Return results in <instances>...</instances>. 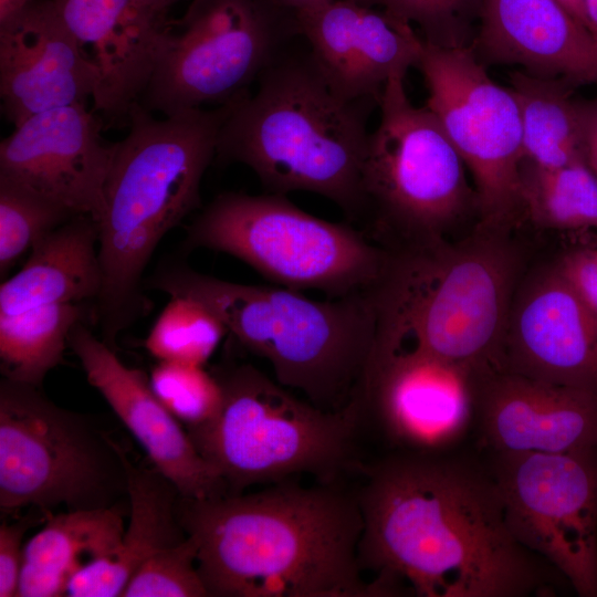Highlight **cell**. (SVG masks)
I'll use <instances>...</instances> for the list:
<instances>
[{
  "mask_svg": "<svg viewBox=\"0 0 597 597\" xmlns=\"http://www.w3.org/2000/svg\"><path fill=\"white\" fill-rule=\"evenodd\" d=\"M300 34L296 13L274 0H192L163 34L139 103L165 116L229 104Z\"/></svg>",
  "mask_w": 597,
  "mask_h": 597,
  "instance_id": "30bf717a",
  "label": "cell"
},
{
  "mask_svg": "<svg viewBox=\"0 0 597 597\" xmlns=\"http://www.w3.org/2000/svg\"><path fill=\"white\" fill-rule=\"evenodd\" d=\"M563 7L579 22L589 28L584 0H558ZM590 29V28H589Z\"/></svg>",
  "mask_w": 597,
  "mask_h": 597,
  "instance_id": "ab89813d",
  "label": "cell"
},
{
  "mask_svg": "<svg viewBox=\"0 0 597 597\" xmlns=\"http://www.w3.org/2000/svg\"><path fill=\"white\" fill-rule=\"evenodd\" d=\"M520 109L524 159L554 168L584 160L577 86L564 77L510 74Z\"/></svg>",
  "mask_w": 597,
  "mask_h": 597,
  "instance_id": "484cf974",
  "label": "cell"
},
{
  "mask_svg": "<svg viewBox=\"0 0 597 597\" xmlns=\"http://www.w3.org/2000/svg\"><path fill=\"white\" fill-rule=\"evenodd\" d=\"M35 521L31 517L14 524L1 523L0 597H14L18 595L24 554L23 536Z\"/></svg>",
  "mask_w": 597,
  "mask_h": 597,
  "instance_id": "e575fe53",
  "label": "cell"
},
{
  "mask_svg": "<svg viewBox=\"0 0 597 597\" xmlns=\"http://www.w3.org/2000/svg\"><path fill=\"white\" fill-rule=\"evenodd\" d=\"M187 244L238 258L284 287L331 297L369 292L389 258L365 231L314 217L272 192L217 196L189 227Z\"/></svg>",
  "mask_w": 597,
  "mask_h": 597,
  "instance_id": "ba28073f",
  "label": "cell"
},
{
  "mask_svg": "<svg viewBox=\"0 0 597 597\" xmlns=\"http://www.w3.org/2000/svg\"><path fill=\"white\" fill-rule=\"evenodd\" d=\"M405 76H391L379 98L380 119L363 163L362 218L374 216L377 224L398 229L410 243L441 237L476 209V196L436 115L409 100Z\"/></svg>",
  "mask_w": 597,
  "mask_h": 597,
  "instance_id": "8fae6325",
  "label": "cell"
},
{
  "mask_svg": "<svg viewBox=\"0 0 597 597\" xmlns=\"http://www.w3.org/2000/svg\"><path fill=\"white\" fill-rule=\"evenodd\" d=\"M205 304L245 348L265 358L275 380L329 411L363 394L377 320L369 292L326 301L296 290L249 285L161 265L144 286Z\"/></svg>",
  "mask_w": 597,
  "mask_h": 597,
  "instance_id": "8992f818",
  "label": "cell"
},
{
  "mask_svg": "<svg viewBox=\"0 0 597 597\" xmlns=\"http://www.w3.org/2000/svg\"><path fill=\"white\" fill-rule=\"evenodd\" d=\"M481 376L418 352L371 359L363 401L385 436L404 451L444 452L474 422Z\"/></svg>",
  "mask_w": 597,
  "mask_h": 597,
  "instance_id": "5bb4252c",
  "label": "cell"
},
{
  "mask_svg": "<svg viewBox=\"0 0 597 597\" xmlns=\"http://www.w3.org/2000/svg\"><path fill=\"white\" fill-rule=\"evenodd\" d=\"M179 1L181 0H136L140 8L159 18H168L170 8Z\"/></svg>",
  "mask_w": 597,
  "mask_h": 597,
  "instance_id": "74e56055",
  "label": "cell"
},
{
  "mask_svg": "<svg viewBox=\"0 0 597 597\" xmlns=\"http://www.w3.org/2000/svg\"><path fill=\"white\" fill-rule=\"evenodd\" d=\"M515 538L580 597H597V447L493 453L489 468Z\"/></svg>",
  "mask_w": 597,
  "mask_h": 597,
  "instance_id": "4fadbf2b",
  "label": "cell"
},
{
  "mask_svg": "<svg viewBox=\"0 0 597 597\" xmlns=\"http://www.w3.org/2000/svg\"><path fill=\"white\" fill-rule=\"evenodd\" d=\"M29 0H0V24L19 13Z\"/></svg>",
  "mask_w": 597,
  "mask_h": 597,
  "instance_id": "f35d334b",
  "label": "cell"
},
{
  "mask_svg": "<svg viewBox=\"0 0 597 597\" xmlns=\"http://www.w3.org/2000/svg\"><path fill=\"white\" fill-rule=\"evenodd\" d=\"M227 332L221 320L201 302L171 296L155 321L145 346L159 362L203 366Z\"/></svg>",
  "mask_w": 597,
  "mask_h": 597,
  "instance_id": "f1b7e54d",
  "label": "cell"
},
{
  "mask_svg": "<svg viewBox=\"0 0 597 597\" xmlns=\"http://www.w3.org/2000/svg\"><path fill=\"white\" fill-rule=\"evenodd\" d=\"M521 192L524 213L542 227H597V176L584 160L547 168L524 159Z\"/></svg>",
  "mask_w": 597,
  "mask_h": 597,
  "instance_id": "83f0119b",
  "label": "cell"
},
{
  "mask_svg": "<svg viewBox=\"0 0 597 597\" xmlns=\"http://www.w3.org/2000/svg\"><path fill=\"white\" fill-rule=\"evenodd\" d=\"M85 317L80 303L34 307L0 315V368L3 378L40 387L59 365L72 328Z\"/></svg>",
  "mask_w": 597,
  "mask_h": 597,
  "instance_id": "4316f807",
  "label": "cell"
},
{
  "mask_svg": "<svg viewBox=\"0 0 597 597\" xmlns=\"http://www.w3.org/2000/svg\"><path fill=\"white\" fill-rule=\"evenodd\" d=\"M102 283L98 224L78 214L40 239L22 269L1 284L0 315L96 300Z\"/></svg>",
  "mask_w": 597,
  "mask_h": 597,
  "instance_id": "cb8c5ba5",
  "label": "cell"
},
{
  "mask_svg": "<svg viewBox=\"0 0 597 597\" xmlns=\"http://www.w3.org/2000/svg\"><path fill=\"white\" fill-rule=\"evenodd\" d=\"M256 82L234 101L216 157L248 166L272 193H317L360 220L367 122L379 102L335 94L310 49L287 48Z\"/></svg>",
  "mask_w": 597,
  "mask_h": 597,
  "instance_id": "5b68a950",
  "label": "cell"
},
{
  "mask_svg": "<svg viewBox=\"0 0 597 597\" xmlns=\"http://www.w3.org/2000/svg\"><path fill=\"white\" fill-rule=\"evenodd\" d=\"M124 531L118 505L50 515L45 526L24 545L17 596L66 595L78 570L116 553Z\"/></svg>",
  "mask_w": 597,
  "mask_h": 597,
  "instance_id": "d4e9b609",
  "label": "cell"
},
{
  "mask_svg": "<svg viewBox=\"0 0 597 597\" xmlns=\"http://www.w3.org/2000/svg\"><path fill=\"white\" fill-rule=\"evenodd\" d=\"M297 20L327 84L346 101L379 102L391 76L417 65L425 43L411 24L352 0H332Z\"/></svg>",
  "mask_w": 597,
  "mask_h": 597,
  "instance_id": "d6986e66",
  "label": "cell"
},
{
  "mask_svg": "<svg viewBox=\"0 0 597 597\" xmlns=\"http://www.w3.org/2000/svg\"><path fill=\"white\" fill-rule=\"evenodd\" d=\"M124 597L209 596L197 566V545L182 542L153 554L133 575Z\"/></svg>",
  "mask_w": 597,
  "mask_h": 597,
  "instance_id": "d6a6232c",
  "label": "cell"
},
{
  "mask_svg": "<svg viewBox=\"0 0 597 597\" xmlns=\"http://www.w3.org/2000/svg\"><path fill=\"white\" fill-rule=\"evenodd\" d=\"M216 377L222 389L218 413L187 431L228 494L303 473L334 483L346 472H357L363 462L356 442L366 419L360 397L329 411L296 397L250 364Z\"/></svg>",
  "mask_w": 597,
  "mask_h": 597,
  "instance_id": "52a82bcc",
  "label": "cell"
},
{
  "mask_svg": "<svg viewBox=\"0 0 597 597\" xmlns=\"http://www.w3.org/2000/svg\"><path fill=\"white\" fill-rule=\"evenodd\" d=\"M378 7L391 17L416 24L425 43L443 48L471 46L480 21L482 0H352Z\"/></svg>",
  "mask_w": 597,
  "mask_h": 597,
  "instance_id": "4dcf8cb0",
  "label": "cell"
},
{
  "mask_svg": "<svg viewBox=\"0 0 597 597\" xmlns=\"http://www.w3.org/2000/svg\"><path fill=\"white\" fill-rule=\"evenodd\" d=\"M554 268L584 303L597 314V248L569 251Z\"/></svg>",
  "mask_w": 597,
  "mask_h": 597,
  "instance_id": "836d02e7",
  "label": "cell"
},
{
  "mask_svg": "<svg viewBox=\"0 0 597 597\" xmlns=\"http://www.w3.org/2000/svg\"><path fill=\"white\" fill-rule=\"evenodd\" d=\"M504 370L597 394V314L554 266L513 298Z\"/></svg>",
  "mask_w": 597,
  "mask_h": 597,
  "instance_id": "e0dca14e",
  "label": "cell"
},
{
  "mask_svg": "<svg viewBox=\"0 0 597 597\" xmlns=\"http://www.w3.org/2000/svg\"><path fill=\"white\" fill-rule=\"evenodd\" d=\"M78 216L40 193L0 179V273L53 229Z\"/></svg>",
  "mask_w": 597,
  "mask_h": 597,
  "instance_id": "f546056e",
  "label": "cell"
},
{
  "mask_svg": "<svg viewBox=\"0 0 597 597\" xmlns=\"http://www.w3.org/2000/svg\"><path fill=\"white\" fill-rule=\"evenodd\" d=\"M102 117L86 104L34 114L0 143V179L23 186L98 222L115 153Z\"/></svg>",
  "mask_w": 597,
  "mask_h": 597,
  "instance_id": "9a60e30c",
  "label": "cell"
},
{
  "mask_svg": "<svg viewBox=\"0 0 597 597\" xmlns=\"http://www.w3.org/2000/svg\"><path fill=\"white\" fill-rule=\"evenodd\" d=\"M233 102L157 119L139 102L128 114L127 136L115 143L98 224L102 290L96 316L103 341L149 308L143 274L160 240L200 201L202 177Z\"/></svg>",
  "mask_w": 597,
  "mask_h": 597,
  "instance_id": "3957f363",
  "label": "cell"
},
{
  "mask_svg": "<svg viewBox=\"0 0 597 597\" xmlns=\"http://www.w3.org/2000/svg\"><path fill=\"white\" fill-rule=\"evenodd\" d=\"M95 78L93 111L111 126L128 122L151 77L168 18L136 0H52Z\"/></svg>",
  "mask_w": 597,
  "mask_h": 597,
  "instance_id": "ffe728a7",
  "label": "cell"
},
{
  "mask_svg": "<svg viewBox=\"0 0 597 597\" xmlns=\"http://www.w3.org/2000/svg\"><path fill=\"white\" fill-rule=\"evenodd\" d=\"M129 522L116 553L91 562L70 580L71 597L122 596L137 569L156 552L186 540L177 516L180 495L156 468L136 467L125 453Z\"/></svg>",
  "mask_w": 597,
  "mask_h": 597,
  "instance_id": "603a6c76",
  "label": "cell"
},
{
  "mask_svg": "<svg viewBox=\"0 0 597 597\" xmlns=\"http://www.w3.org/2000/svg\"><path fill=\"white\" fill-rule=\"evenodd\" d=\"M280 6L296 13V15L318 9L332 0H274Z\"/></svg>",
  "mask_w": 597,
  "mask_h": 597,
  "instance_id": "8d00e7d4",
  "label": "cell"
},
{
  "mask_svg": "<svg viewBox=\"0 0 597 597\" xmlns=\"http://www.w3.org/2000/svg\"><path fill=\"white\" fill-rule=\"evenodd\" d=\"M489 64H519L541 77L597 85V35L558 0H482L470 46Z\"/></svg>",
  "mask_w": 597,
  "mask_h": 597,
  "instance_id": "7402d4cb",
  "label": "cell"
},
{
  "mask_svg": "<svg viewBox=\"0 0 597 597\" xmlns=\"http://www.w3.org/2000/svg\"><path fill=\"white\" fill-rule=\"evenodd\" d=\"M177 516L197 545L212 597L396 596L363 578V516L356 492L337 482L284 480L249 494L179 495Z\"/></svg>",
  "mask_w": 597,
  "mask_h": 597,
  "instance_id": "7a4b0ae2",
  "label": "cell"
},
{
  "mask_svg": "<svg viewBox=\"0 0 597 597\" xmlns=\"http://www.w3.org/2000/svg\"><path fill=\"white\" fill-rule=\"evenodd\" d=\"M416 67L428 90L426 106L472 175L480 228L504 233L524 213L522 124L512 91L489 76L470 46L423 43Z\"/></svg>",
  "mask_w": 597,
  "mask_h": 597,
  "instance_id": "7c38bea8",
  "label": "cell"
},
{
  "mask_svg": "<svg viewBox=\"0 0 597 597\" xmlns=\"http://www.w3.org/2000/svg\"><path fill=\"white\" fill-rule=\"evenodd\" d=\"M474 422L492 454L595 448L597 394L501 370L481 377Z\"/></svg>",
  "mask_w": 597,
  "mask_h": 597,
  "instance_id": "ac0fdd59",
  "label": "cell"
},
{
  "mask_svg": "<svg viewBox=\"0 0 597 597\" xmlns=\"http://www.w3.org/2000/svg\"><path fill=\"white\" fill-rule=\"evenodd\" d=\"M357 472L363 569L422 597L554 595L559 573L515 538L490 469L401 451Z\"/></svg>",
  "mask_w": 597,
  "mask_h": 597,
  "instance_id": "6da1fadb",
  "label": "cell"
},
{
  "mask_svg": "<svg viewBox=\"0 0 597 597\" xmlns=\"http://www.w3.org/2000/svg\"><path fill=\"white\" fill-rule=\"evenodd\" d=\"M590 30L597 35V0H584Z\"/></svg>",
  "mask_w": 597,
  "mask_h": 597,
  "instance_id": "60d3db41",
  "label": "cell"
},
{
  "mask_svg": "<svg viewBox=\"0 0 597 597\" xmlns=\"http://www.w3.org/2000/svg\"><path fill=\"white\" fill-rule=\"evenodd\" d=\"M149 379L157 397L186 429L211 420L221 407L220 383L203 366L159 362Z\"/></svg>",
  "mask_w": 597,
  "mask_h": 597,
  "instance_id": "1f68e13d",
  "label": "cell"
},
{
  "mask_svg": "<svg viewBox=\"0 0 597 597\" xmlns=\"http://www.w3.org/2000/svg\"><path fill=\"white\" fill-rule=\"evenodd\" d=\"M578 109L584 159L597 176V98L579 101Z\"/></svg>",
  "mask_w": 597,
  "mask_h": 597,
  "instance_id": "d590c367",
  "label": "cell"
},
{
  "mask_svg": "<svg viewBox=\"0 0 597 597\" xmlns=\"http://www.w3.org/2000/svg\"><path fill=\"white\" fill-rule=\"evenodd\" d=\"M502 234L480 228L460 243L436 237L389 253L369 291L377 320L371 359L418 352L481 377L504 370L519 262Z\"/></svg>",
  "mask_w": 597,
  "mask_h": 597,
  "instance_id": "277c9868",
  "label": "cell"
},
{
  "mask_svg": "<svg viewBox=\"0 0 597 597\" xmlns=\"http://www.w3.org/2000/svg\"><path fill=\"white\" fill-rule=\"evenodd\" d=\"M69 347L77 356L88 383L181 496L211 499L228 494L220 475L199 453L185 426L157 397L144 371L124 365L83 321L72 328Z\"/></svg>",
  "mask_w": 597,
  "mask_h": 597,
  "instance_id": "2e32d148",
  "label": "cell"
},
{
  "mask_svg": "<svg viewBox=\"0 0 597 597\" xmlns=\"http://www.w3.org/2000/svg\"><path fill=\"white\" fill-rule=\"evenodd\" d=\"M95 78L52 0H29L0 24L1 111L13 125L92 98Z\"/></svg>",
  "mask_w": 597,
  "mask_h": 597,
  "instance_id": "44dd1931",
  "label": "cell"
},
{
  "mask_svg": "<svg viewBox=\"0 0 597 597\" xmlns=\"http://www.w3.org/2000/svg\"><path fill=\"white\" fill-rule=\"evenodd\" d=\"M126 451L83 415L36 386L0 381V506L48 512L117 505L127 495Z\"/></svg>",
  "mask_w": 597,
  "mask_h": 597,
  "instance_id": "9c48e42d",
  "label": "cell"
}]
</instances>
